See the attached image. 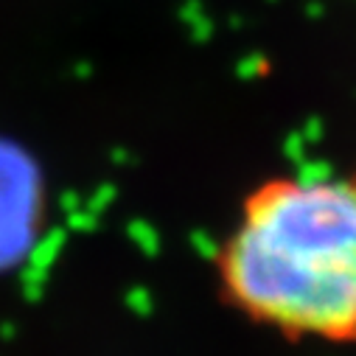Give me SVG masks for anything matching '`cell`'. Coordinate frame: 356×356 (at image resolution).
I'll use <instances>...</instances> for the list:
<instances>
[{
    "mask_svg": "<svg viewBox=\"0 0 356 356\" xmlns=\"http://www.w3.org/2000/svg\"><path fill=\"white\" fill-rule=\"evenodd\" d=\"M213 266L222 295L250 323L289 339L356 345V171L258 183Z\"/></svg>",
    "mask_w": 356,
    "mask_h": 356,
    "instance_id": "1",
    "label": "cell"
}]
</instances>
